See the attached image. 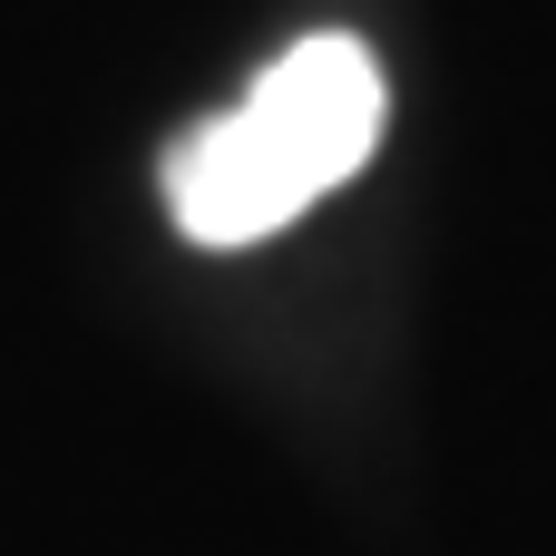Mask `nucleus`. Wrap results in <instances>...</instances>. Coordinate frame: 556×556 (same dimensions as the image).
I'll list each match as a JSON object with an SVG mask.
<instances>
[{
    "label": "nucleus",
    "mask_w": 556,
    "mask_h": 556,
    "mask_svg": "<svg viewBox=\"0 0 556 556\" xmlns=\"http://www.w3.org/2000/svg\"><path fill=\"white\" fill-rule=\"evenodd\" d=\"M381 59L342 29L293 39L225 117H205L176 156H166V205L195 244H264L274 225H293L313 195H332L371 147H381Z\"/></svg>",
    "instance_id": "obj_1"
}]
</instances>
